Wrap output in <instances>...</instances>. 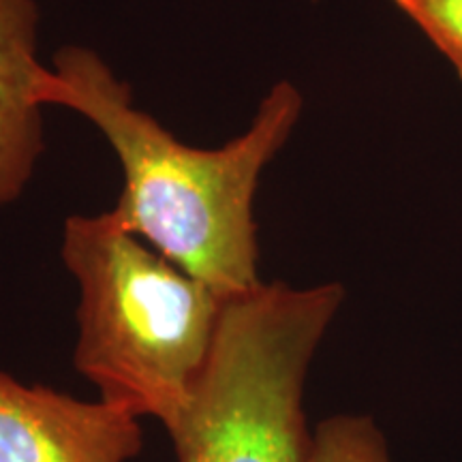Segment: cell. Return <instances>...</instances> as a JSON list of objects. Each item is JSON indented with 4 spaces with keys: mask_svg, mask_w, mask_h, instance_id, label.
<instances>
[{
    "mask_svg": "<svg viewBox=\"0 0 462 462\" xmlns=\"http://www.w3.org/2000/svg\"><path fill=\"white\" fill-rule=\"evenodd\" d=\"M42 101L84 116L112 146L125 176L112 212L123 227L223 300L262 285L255 193L302 116L296 86H273L251 126L212 150L189 146L142 112L129 84L88 48L56 51Z\"/></svg>",
    "mask_w": 462,
    "mask_h": 462,
    "instance_id": "cell-1",
    "label": "cell"
},
{
    "mask_svg": "<svg viewBox=\"0 0 462 462\" xmlns=\"http://www.w3.org/2000/svg\"><path fill=\"white\" fill-rule=\"evenodd\" d=\"M60 257L79 289L75 371L101 401L170 432L206 368L227 300L131 234L112 210L69 217Z\"/></svg>",
    "mask_w": 462,
    "mask_h": 462,
    "instance_id": "cell-2",
    "label": "cell"
},
{
    "mask_svg": "<svg viewBox=\"0 0 462 462\" xmlns=\"http://www.w3.org/2000/svg\"><path fill=\"white\" fill-rule=\"evenodd\" d=\"M343 300L340 282H262L227 300L206 368L167 432L178 462H309L306 379Z\"/></svg>",
    "mask_w": 462,
    "mask_h": 462,
    "instance_id": "cell-3",
    "label": "cell"
},
{
    "mask_svg": "<svg viewBox=\"0 0 462 462\" xmlns=\"http://www.w3.org/2000/svg\"><path fill=\"white\" fill-rule=\"evenodd\" d=\"M143 448L140 418L0 371V462H129Z\"/></svg>",
    "mask_w": 462,
    "mask_h": 462,
    "instance_id": "cell-4",
    "label": "cell"
},
{
    "mask_svg": "<svg viewBox=\"0 0 462 462\" xmlns=\"http://www.w3.org/2000/svg\"><path fill=\"white\" fill-rule=\"evenodd\" d=\"M34 0H0V208L14 204L31 182L45 150Z\"/></svg>",
    "mask_w": 462,
    "mask_h": 462,
    "instance_id": "cell-5",
    "label": "cell"
},
{
    "mask_svg": "<svg viewBox=\"0 0 462 462\" xmlns=\"http://www.w3.org/2000/svg\"><path fill=\"white\" fill-rule=\"evenodd\" d=\"M309 462H392L383 432L368 415H334L313 430Z\"/></svg>",
    "mask_w": 462,
    "mask_h": 462,
    "instance_id": "cell-6",
    "label": "cell"
},
{
    "mask_svg": "<svg viewBox=\"0 0 462 462\" xmlns=\"http://www.w3.org/2000/svg\"><path fill=\"white\" fill-rule=\"evenodd\" d=\"M462 79V0H392Z\"/></svg>",
    "mask_w": 462,
    "mask_h": 462,
    "instance_id": "cell-7",
    "label": "cell"
}]
</instances>
